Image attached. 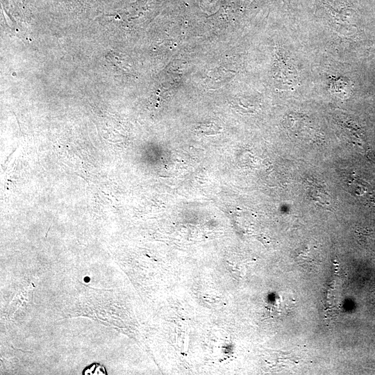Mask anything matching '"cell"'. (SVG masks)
Returning <instances> with one entry per match:
<instances>
[{
	"label": "cell",
	"instance_id": "obj_1",
	"mask_svg": "<svg viewBox=\"0 0 375 375\" xmlns=\"http://www.w3.org/2000/svg\"><path fill=\"white\" fill-rule=\"evenodd\" d=\"M349 192L355 197L369 198L372 196V187L364 180L353 177L347 182Z\"/></svg>",
	"mask_w": 375,
	"mask_h": 375
}]
</instances>
